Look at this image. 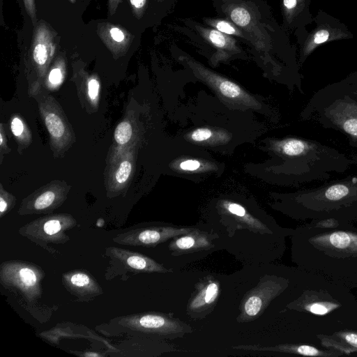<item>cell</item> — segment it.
<instances>
[{"label": "cell", "instance_id": "33", "mask_svg": "<svg viewBox=\"0 0 357 357\" xmlns=\"http://www.w3.org/2000/svg\"><path fill=\"white\" fill-rule=\"evenodd\" d=\"M347 91L357 97V82L350 83L343 86Z\"/></svg>", "mask_w": 357, "mask_h": 357}, {"label": "cell", "instance_id": "34", "mask_svg": "<svg viewBox=\"0 0 357 357\" xmlns=\"http://www.w3.org/2000/svg\"><path fill=\"white\" fill-rule=\"evenodd\" d=\"M296 0H283L284 6L287 9H292L296 5Z\"/></svg>", "mask_w": 357, "mask_h": 357}, {"label": "cell", "instance_id": "37", "mask_svg": "<svg viewBox=\"0 0 357 357\" xmlns=\"http://www.w3.org/2000/svg\"><path fill=\"white\" fill-rule=\"evenodd\" d=\"M70 1L71 3H74L76 1V0H70Z\"/></svg>", "mask_w": 357, "mask_h": 357}, {"label": "cell", "instance_id": "13", "mask_svg": "<svg viewBox=\"0 0 357 357\" xmlns=\"http://www.w3.org/2000/svg\"><path fill=\"white\" fill-rule=\"evenodd\" d=\"M97 33L105 45L117 57L128 52L134 38L123 27L109 22L98 24Z\"/></svg>", "mask_w": 357, "mask_h": 357}, {"label": "cell", "instance_id": "22", "mask_svg": "<svg viewBox=\"0 0 357 357\" xmlns=\"http://www.w3.org/2000/svg\"><path fill=\"white\" fill-rule=\"evenodd\" d=\"M132 171V165L128 160L123 161L116 172L115 178L118 183H123L129 178Z\"/></svg>", "mask_w": 357, "mask_h": 357}, {"label": "cell", "instance_id": "21", "mask_svg": "<svg viewBox=\"0 0 357 357\" xmlns=\"http://www.w3.org/2000/svg\"><path fill=\"white\" fill-rule=\"evenodd\" d=\"M230 17L236 24L241 27L248 26L251 20L248 10L241 6L233 8L230 12Z\"/></svg>", "mask_w": 357, "mask_h": 357}, {"label": "cell", "instance_id": "7", "mask_svg": "<svg viewBox=\"0 0 357 357\" xmlns=\"http://www.w3.org/2000/svg\"><path fill=\"white\" fill-rule=\"evenodd\" d=\"M75 225L66 215H54L37 219L20 228L19 232L37 244H61L69 240L66 231Z\"/></svg>", "mask_w": 357, "mask_h": 357}, {"label": "cell", "instance_id": "20", "mask_svg": "<svg viewBox=\"0 0 357 357\" xmlns=\"http://www.w3.org/2000/svg\"><path fill=\"white\" fill-rule=\"evenodd\" d=\"M132 133V129L131 125L128 121H122L115 129V141L120 145L125 144L130 139Z\"/></svg>", "mask_w": 357, "mask_h": 357}, {"label": "cell", "instance_id": "31", "mask_svg": "<svg viewBox=\"0 0 357 357\" xmlns=\"http://www.w3.org/2000/svg\"><path fill=\"white\" fill-rule=\"evenodd\" d=\"M329 36V33L326 30H320L317 32L314 36V43L320 44L325 42Z\"/></svg>", "mask_w": 357, "mask_h": 357}, {"label": "cell", "instance_id": "11", "mask_svg": "<svg viewBox=\"0 0 357 357\" xmlns=\"http://www.w3.org/2000/svg\"><path fill=\"white\" fill-rule=\"evenodd\" d=\"M56 50L54 34L44 23L38 24L34 31L32 58L40 73H45Z\"/></svg>", "mask_w": 357, "mask_h": 357}, {"label": "cell", "instance_id": "36", "mask_svg": "<svg viewBox=\"0 0 357 357\" xmlns=\"http://www.w3.org/2000/svg\"><path fill=\"white\" fill-rule=\"evenodd\" d=\"M0 139H1L0 143H1V144H2V143H3V136H2V135H0Z\"/></svg>", "mask_w": 357, "mask_h": 357}, {"label": "cell", "instance_id": "28", "mask_svg": "<svg viewBox=\"0 0 357 357\" xmlns=\"http://www.w3.org/2000/svg\"><path fill=\"white\" fill-rule=\"evenodd\" d=\"M100 89L99 81L96 78H91L88 83V93L89 97L94 100L98 96Z\"/></svg>", "mask_w": 357, "mask_h": 357}, {"label": "cell", "instance_id": "2", "mask_svg": "<svg viewBox=\"0 0 357 357\" xmlns=\"http://www.w3.org/2000/svg\"><path fill=\"white\" fill-rule=\"evenodd\" d=\"M292 259L298 268L349 289L357 288V227L342 222L335 228L310 225L294 229Z\"/></svg>", "mask_w": 357, "mask_h": 357}, {"label": "cell", "instance_id": "18", "mask_svg": "<svg viewBox=\"0 0 357 357\" xmlns=\"http://www.w3.org/2000/svg\"><path fill=\"white\" fill-rule=\"evenodd\" d=\"M56 195L52 190H47L38 195L32 202L31 208L27 213H42L50 210L54 206Z\"/></svg>", "mask_w": 357, "mask_h": 357}, {"label": "cell", "instance_id": "4", "mask_svg": "<svg viewBox=\"0 0 357 357\" xmlns=\"http://www.w3.org/2000/svg\"><path fill=\"white\" fill-rule=\"evenodd\" d=\"M306 109L310 119L345 134L351 144L357 145V97L342 86L320 90Z\"/></svg>", "mask_w": 357, "mask_h": 357}, {"label": "cell", "instance_id": "24", "mask_svg": "<svg viewBox=\"0 0 357 357\" xmlns=\"http://www.w3.org/2000/svg\"><path fill=\"white\" fill-rule=\"evenodd\" d=\"M63 62L60 61L59 65L54 67L50 72L48 79L52 85H58L62 82L63 78Z\"/></svg>", "mask_w": 357, "mask_h": 357}, {"label": "cell", "instance_id": "3", "mask_svg": "<svg viewBox=\"0 0 357 357\" xmlns=\"http://www.w3.org/2000/svg\"><path fill=\"white\" fill-rule=\"evenodd\" d=\"M290 215L299 220L357 221V176L311 188L294 198Z\"/></svg>", "mask_w": 357, "mask_h": 357}, {"label": "cell", "instance_id": "1", "mask_svg": "<svg viewBox=\"0 0 357 357\" xmlns=\"http://www.w3.org/2000/svg\"><path fill=\"white\" fill-rule=\"evenodd\" d=\"M284 310L294 316L297 342L314 345L317 335L357 321V300L351 289L299 268H294Z\"/></svg>", "mask_w": 357, "mask_h": 357}, {"label": "cell", "instance_id": "19", "mask_svg": "<svg viewBox=\"0 0 357 357\" xmlns=\"http://www.w3.org/2000/svg\"><path fill=\"white\" fill-rule=\"evenodd\" d=\"M45 121L48 131L52 137L59 139L65 132V127L61 119L54 113L47 114Z\"/></svg>", "mask_w": 357, "mask_h": 357}, {"label": "cell", "instance_id": "23", "mask_svg": "<svg viewBox=\"0 0 357 357\" xmlns=\"http://www.w3.org/2000/svg\"><path fill=\"white\" fill-rule=\"evenodd\" d=\"M211 24L218 31L227 35H240L239 31L234 26V25L227 21L218 20L215 22H212Z\"/></svg>", "mask_w": 357, "mask_h": 357}, {"label": "cell", "instance_id": "29", "mask_svg": "<svg viewBox=\"0 0 357 357\" xmlns=\"http://www.w3.org/2000/svg\"><path fill=\"white\" fill-rule=\"evenodd\" d=\"M10 128L13 135L16 137L20 136L24 131L23 123L17 117H15L12 120Z\"/></svg>", "mask_w": 357, "mask_h": 357}, {"label": "cell", "instance_id": "12", "mask_svg": "<svg viewBox=\"0 0 357 357\" xmlns=\"http://www.w3.org/2000/svg\"><path fill=\"white\" fill-rule=\"evenodd\" d=\"M62 281L66 289L80 301H89L102 294V288L88 273L75 271L63 275Z\"/></svg>", "mask_w": 357, "mask_h": 357}, {"label": "cell", "instance_id": "26", "mask_svg": "<svg viewBox=\"0 0 357 357\" xmlns=\"http://www.w3.org/2000/svg\"><path fill=\"white\" fill-rule=\"evenodd\" d=\"M212 136V132L208 128H198L194 130L190 135L192 140L202 142L209 139Z\"/></svg>", "mask_w": 357, "mask_h": 357}, {"label": "cell", "instance_id": "35", "mask_svg": "<svg viewBox=\"0 0 357 357\" xmlns=\"http://www.w3.org/2000/svg\"><path fill=\"white\" fill-rule=\"evenodd\" d=\"M84 356L86 357H91V356L96 357V356H100V355L99 354H96L94 352H87V353H85L84 354Z\"/></svg>", "mask_w": 357, "mask_h": 357}, {"label": "cell", "instance_id": "27", "mask_svg": "<svg viewBox=\"0 0 357 357\" xmlns=\"http://www.w3.org/2000/svg\"><path fill=\"white\" fill-rule=\"evenodd\" d=\"M23 1L28 15L30 17L33 24L36 25L37 17L35 0H23Z\"/></svg>", "mask_w": 357, "mask_h": 357}, {"label": "cell", "instance_id": "30", "mask_svg": "<svg viewBox=\"0 0 357 357\" xmlns=\"http://www.w3.org/2000/svg\"><path fill=\"white\" fill-rule=\"evenodd\" d=\"M200 162L196 160H187L180 164V167L183 170L193 171L197 169Z\"/></svg>", "mask_w": 357, "mask_h": 357}, {"label": "cell", "instance_id": "9", "mask_svg": "<svg viewBox=\"0 0 357 357\" xmlns=\"http://www.w3.org/2000/svg\"><path fill=\"white\" fill-rule=\"evenodd\" d=\"M105 254L110 258L109 264L112 270L118 268L117 274L123 271V273H166V269L152 259L142 254L116 247L107 248ZM112 271V269H111ZM122 273V274H123Z\"/></svg>", "mask_w": 357, "mask_h": 357}, {"label": "cell", "instance_id": "32", "mask_svg": "<svg viewBox=\"0 0 357 357\" xmlns=\"http://www.w3.org/2000/svg\"><path fill=\"white\" fill-rule=\"evenodd\" d=\"M121 2V0H108V13L110 16L116 13Z\"/></svg>", "mask_w": 357, "mask_h": 357}, {"label": "cell", "instance_id": "14", "mask_svg": "<svg viewBox=\"0 0 357 357\" xmlns=\"http://www.w3.org/2000/svg\"><path fill=\"white\" fill-rule=\"evenodd\" d=\"M236 349H243L251 351H274L287 354L290 355H298L303 356L315 357H340V355L335 351L321 348L317 345L291 342L278 344L273 347H260L257 346H240L234 347Z\"/></svg>", "mask_w": 357, "mask_h": 357}, {"label": "cell", "instance_id": "38", "mask_svg": "<svg viewBox=\"0 0 357 357\" xmlns=\"http://www.w3.org/2000/svg\"><path fill=\"white\" fill-rule=\"evenodd\" d=\"M157 1H161V0H157Z\"/></svg>", "mask_w": 357, "mask_h": 357}, {"label": "cell", "instance_id": "8", "mask_svg": "<svg viewBox=\"0 0 357 357\" xmlns=\"http://www.w3.org/2000/svg\"><path fill=\"white\" fill-rule=\"evenodd\" d=\"M194 227L171 226H149L130 229L113 238L114 242L122 245L151 247L158 245L174 236L188 234Z\"/></svg>", "mask_w": 357, "mask_h": 357}, {"label": "cell", "instance_id": "10", "mask_svg": "<svg viewBox=\"0 0 357 357\" xmlns=\"http://www.w3.org/2000/svg\"><path fill=\"white\" fill-rule=\"evenodd\" d=\"M180 58L197 76L205 80L211 86H213L224 96L248 102L249 104H255V99L251 98L238 85L233 82L211 72L188 56H182Z\"/></svg>", "mask_w": 357, "mask_h": 357}, {"label": "cell", "instance_id": "17", "mask_svg": "<svg viewBox=\"0 0 357 357\" xmlns=\"http://www.w3.org/2000/svg\"><path fill=\"white\" fill-rule=\"evenodd\" d=\"M201 32L205 38L219 50H231L236 47L233 38L217 29H204Z\"/></svg>", "mask_w": 357, "mask_h": 357}, {"label": "cell", "instance_id": "16", "mask_svg": "<svg viewBox=\"0 0 357 357\" xmlns=\"http://www.w3.org/2000/svg\"><path fill=\"white\" fill-rule=\"evenodd\" d=\"M212 244L208 235L200 233L197 229L194 231L178 236L169 244L172 250L194 251L197 250L209 249Z\"/></svg>", "mask_w": 357, "mask_h": 357}, {"label": "cell", "instance_id": "6", "mask_svg": "<svg viewBox=\"0 0 357 357\" xmlns=\"http://www.w3.org/2000/svg\"><path fill=\"white\" fill-rule=\"evenodd\" d=\"M43 273L33 264L22 261H6L1 265L0 278L2 285L10 291L20 294L28 301L40 296V280Z\"/></svg>", "mask_w": 357, "mask_h": 357}, {"label": "cell", "instance_id": "15", "mask_svg": "<svg viewBox=\"0 0 357 357\" xmlns=\"http://www.w3.org/2000/svg\"><path fill=\"white\" fill-rule=\"evenodd\" d=\"M220 293L218 282L208 279L199 285L195 296L188 305V312L190 313L204 312L209 310L217 300Z\"/></svg>", "mask_w": 357, "mask_h": 357}, {"label": "cell", "instance_id": "25", "mask_svg": "<svg viewBox=\"0 0 357 357\" xmlns=\"http://www.w3.org/2000/svg\"><path fill=\"white\" fill-rule=\"evenodd\" d=\"M133 14L137 19H140L146 6L147 0H129Z\"/></svg>", "mask_w": 357, "mask_h": 357}, {"label": "cell", "instance_id": "5", "mask_svg": "<svg viewBox=\"0 0 357 357\" xmlns=\"http://www.w3.org/2000/svg\"><path fill=\"white\" fill-rule=\"evenodd\" d=\"M117 333L130 335L181 336L191 331L184 323L160 313H139L116 317L109 324Z\"/></svg>", "mask_w": 357, "mask_h": 357}]
</instances>
